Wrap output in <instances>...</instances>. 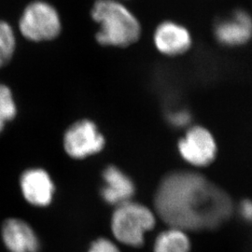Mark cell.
Wrapping results in <instances>:
<instances>
[{
  "label": "cell",
  "instance_id": "5bb4252c",
  "mask_svg": "<svg viewBox=\"0 0 252 252\" xmlns=\"http://www.w3.org/2000/svg\"><path fill=\"white\" fill-rule=\"evenodd\" d=\"M16 48V39L13 29L8 23L0 20V55L8 63Z\"/></svg>",
  "mask_w": 252,
  "mask_h": 252
},
{
  "label": "cell",
  "instance_id": "ba28073f",
  "mask_svg": "<svg viewBox=\"0 0 252 252\" xmlns=\"http://www.w3.org/2000/svg\"><path fill=\"white\" fill-rule=\"evenodd\" d=\"M153 41L161 54L179 56L189 51L192 38L186 27L173 21H164L156 27Z\"/></svg>",
  "mask_w": 252,
  "mask_h": 252
},
{
  "label": "cell",
  "instance_id": "30bf717a",
  "mask_svg": "<svg viewBox=\"0 0 252 252\" xmlns=\"http://www.w3.org/2000/svg\"><path fill=\"white\" fill-rule=\"evenodd\" d=\"M2 239L10 252H38L39 240L32 227L19 219L7 220L2 227Z\"/></svg>",
  "mask_w": 252,
  "mask_h": 252
},
{
  "label": "cell",
  "instance_id": "5b68a950",
  "mask_svg": "<svg viewBox=\"0 0 252 252\" xmlns=\"http://www.w3.org/2000/svg\"><path fill=\"white\" fill-rule=\"evenodd\" d=\"M180 156L191 166L204 168L215 162L218 144L212 133L203 126L189 127L178 144Z\"/></svg>",
  "mask_w": 252,
  "mask_h": 252
},
{
  "label": "cell",
  "instance_id": "52a82bcc",
  "mask_svg": "<svg viewBox=\"0 0 252 252\" xmlns=\"http://www.w3.org/2000/svg\"><path fill=\"white\" fill-rule=\"evenodd\" d=\"M213 32L220 45L228 48L246 45L252 39V16L245 9H235L217 22Z\"/></svg>",
  "mask_w": 252,
  "mask_h": 252
},
{
  "label": "cell",
  "instance_id": "277c9868",
  "mask_svg": "<svg viewBox=\"0 0 252 252\" xmlns=\"http://www.w3.org/2000/svg\"><path fill=\"white\" fill-rule=\"evenodd\" d=\"M19 29L23 36L30 41H50L61 34V16L51 3L36 0L24 9L19 21Z\"/></svg>",
  "mask_w": 252,
  "mask_h": 252
},
{
  "label": "cell",
  "instance_id": "3957f363",
  "mask_svg": "<svg viewBox=\"0 0 252 252\" xmlns=\"http://www.w3.org/2000/svg\"><path fill=\"white\" fill-rule=\"evenodd\" d=\"M155 220L150 208L129 201L116 207L111 218V230L120 242L136 248L143 245L145 234L153 230Z\"/></svg>",
  "mask_w": 252,
  "mask_h": 252
},
{
  "label": "cell",
  "instance_id": "2e32d148",
  "mask_svg": "<svg viewBox=\"0 0 252 252\" xmlns=\"http://www.w3.org/2000/svg\"><path fill=\"white\" fill-rule=\"evenodd\" d=\"M234 212L238 214L240 220L245 223L252 225V199L241 200L234 208Z\"/></svg>",
  "mask_w": 252,
  "mask_h": 252
},
{
  "label": "cell",
  "instance_id": "ac0fdd59",
  "mask_svg": "<svg viewBox=\"0 0 252 252\" xmlns=\"http://www.w3.org/2000/svg\"><path fill=\"white\" fill-rule=\"evenodd\" d=\"M5 63H7V62H6V61H5V59L0 55V67H1V66H3Z\"/></svg>",
  "mask_w": 252,
  "mask_h": 252
},
{
  "label": "cell",
  "instance_id": "9c48e42d",
  "mask_svg": "<svg viewBox=\"0 0 252 252\" xmlns=\"http://www.w3.org/2000/svg\"><path fill=\"white\" fill-rule=\"evenodd\" d=\"M20 186L24 197L33 206H49L54 198V181L41 168H32L24 172Z\"/></svg>",
  "mask_w": 252,
  "mask_h": 252
},
{
  "label": "cell",
  "instance_id": "7c38bea8",
  "mask_svg": "<svg viewBox=\"0 0 252 252\" xmlns=\"http://www.w3.org/2000/svg\"><path fill=\"white\" fill-rule=\"evenodd\" d=\"M190 241L185 231L170 228L159 234L154 244V252H189Z\"/></svg>",
  "mask_w": 252,
  "mask_h": 252
},
{
  "label": "cell",
  "instance_id": "e0dca14e",
  "mask_svg": "<svg viewBox=\"0 0 252 252\" xmlns=\"http://www.w3.org/2000/svg\"><path fill=\"white\" fill-rule=\"evenodd\" d=\"M88 252H120L117 246L106 238H99L93 242Z\"/></svg>",
  "mask_w": 252,
  "mask_h": 252
},
{
  "label": "cell",
  "instance_id": "6da1fadb",
  "mask_svg": "<svg viewBox=\"0 0 252 252\" xmlns=\"http://www.w3.org/2000/svg\"><path fill=\"white\" fill-rule=\"evenodd\" d=\"M155 207L170 228L214 230L227 222L235 206L227 191L193 171L167 175L155 195Z\"/></svg>",
  "mask_w": 252,
  "mask_h": 252
},
{
  "label": "cell",
  "instance_id": "7a4b0ae2",
  "mask_svg": "<svg viewBox=\"0 0 252 252\" xmlns=\"http://www.w3.org/2000/svg\"><path fill=\"white\" fill-rule=\"evenodd\" d=\"M91 16L100 27L95 35L100 45L125 48L137 42L141 36L138 19L118 0H96Z\"/></svg>",
  "mask_w": 252,
  "mask_h": 252
},
{
  "label": "cell",
  "instance_id": "9a60e30c",
  "mask_svg": "<svg viewBox=\"0 0 252 252\" xmlns=\"http://www.w3.org/2000/svg\"><path fill=\"white\" fill-rule=\"evenodd\" d=\"M168 122L177 128H183L189 126L191 122V115L187 109H177L169 112Z\"/></svg>",
  "mask_w": 252,
  "mask_h": 252
},
{
  "label": "cell",
  "instance_id": "8fae6325",
  "mask_svg": "<svg viewBox=\"0 0 252 252\" xmlns=\"http://www.w3.org/2000/svg\"><path fill=\"white\" fill-rule=\"evenodd\" d=\"M104 186L101 196L108 204L120 206L129 202L135 193V185L131 179L114 165L108 166L103 173Z\"/></svg>",
  "mask_w": 252,
  "mask_h": 252
},
{
  "label": "cell",
  "instance_id": "4fadbf2b",
  "mask_svg": "<svg viewBox=\"0 0 252 252\" xmlns=\"http://www.w3.org/2000/svg\"><path fill=\"white\" fill-rule=\"evenodd\" d=\"M16 115V105L11 92L5 85L0 84V132L7 122Z\"/></svg>",
  "mask_w": 252,
  "mask_h": 252
},
{
  "label": "cell",
  "instance_id": "8992f818",
  "mask_svg": "<svg viewBox=\"0 0 252 252\" xmlns=\"http://www.w3.org/2000/svg\"><path fill=\"white\" fill-rule=\"evenodd\" d=\"M105 138L97 126L89 120H81L70 126L63 136V148L74 159H83L99 153Z\"/></svg>",
  "mask_w": 252,
  "mask_h": 252
}]
</instances>
